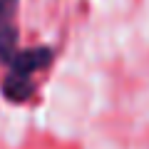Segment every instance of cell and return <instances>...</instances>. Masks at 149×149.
Segmentation results:
<instances>
[{
    "label": "cell",
    "instance_id": "obj_1",
    "mask_svg": "<svg viewBox=\"0 0 149 149\" xmlns=\"http://www.w3.org/2000/svg\"><path fill=\"white\" fill-rule=\"evenodd\" d=\"M52 60V52L47 47H37V50H25L17 52L15 57L8 62L10 74L5 80V95L15 102H22L30 97L32 92V74L37 70H42L45 65Z\"/></svg>",
    "mask_w": 149,
    "mask_h": 149
},
{
    "label": "cell",
    "instance_id": "obj_2",
    "mask_svg": "<svg viewBox=\"0 0 149 149\" xmlns=\"http://www.w3.org/2000/svg\"><path fill=\"white\" fill-rule=\"evenodd\" d=\"M15 0H0V57L10 62L17 55V30H15Z\"/></svg>",
    "mask_w": 149,
    "mask_h": 149
}]
</instances>
